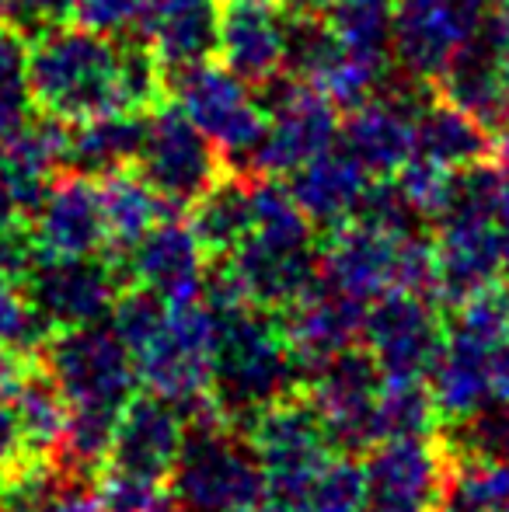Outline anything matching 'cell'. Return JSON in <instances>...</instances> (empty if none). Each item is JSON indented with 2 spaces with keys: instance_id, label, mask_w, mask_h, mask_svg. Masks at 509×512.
Returning <instances> with one entry per match:
<instances>
[{
  "instance_id": "cell-45",
  "label": "cell",
  "mask_w": 509,
  "mask_h": 512,
  "mask_svg": "<svg viewBox=\"0 0 509 512\" xmlns=\"http://www.w3.org/2000/svg\"><path fill=\"white\" fill-rule=\"evenodd\" d=\"M276 4L293 18H314V14H325L335 0H276Z\"/></svg>"
},
{
  "instance_id": "cell-3",
  "label": "cell",
  "mask_w": 509,
  "mask_h": 512,
  "mask_svg": "<svg viewBox=\"0 0 509 512\" xmlns=\"http://www.w3.org/2000/svg\"><path fill=\"white\" fill-rule=\"evenodd\" d=\"M265 492V467L217 401L185 418V443L168 478L178 512H255L265 506Z\"/></svg>"
},
{
  "instance_id": "cell-31",
  "label": "cell",
  "mask_w": 509,
  "mask_h": 512,
  "mask_svg": "<svg viewBox=\"0 0 509 512\" xmlns=\"http://www.w3.org/2000/svg\"><path fill=\"white\" fill-rule=\"evenodd\" d=\"M77 488L84 485H77L56 457L21 453L0 474V512H60Z\"/></svg>"
},
{
  "instance_id": "cell-39",
  "label": "cell",
  "mask_w": 509,
  "mask_h": 512,
  "mask_svg": "<svg viewBox=\"0 0 509 512\" xmlns=\"http://www.w3.org/2000/svg\"><path fill=\"white\" fill-rule=\"evenodd\" d=\"M147 0H74V21L95 32H136Z\"/></svg>"
},
{
  "instance_id": "cell-8",
  "label": "cell",
  "mask_w": 509,
  "mask_h": 512,
  "mask_svg": "<svg viewBox=\"0 0 509 512\" xmlns=\"http://www.w3.org/2000/svg\"><path fill=\"white\" fill-rule=\"evenodd\" d=\"M21 286L35 310L60 331L109 321L119 293L129 283L123 265L102 251L77 258H35Z\"/></svg>"
},
{
  "instance_id": "cell-16",
  "label": "cell",
  "mask_w": 509,
  "mask_h": 512,
  "mask_svg": "<svg viewBox=\"0 0 509 512\" xmlns=\"http://www.w3.org/2000/svg\"><path fill=\"white\" fill-rule=\"evenodd\" d=\"M279 328H283L286 342H290L293 356L304 373V391L311 377L335 356V352L349 349V345L363 342V317L367 304L346 297L325 279H314L293 304L276 310Z\"/></svg>"
},
{
  "instance_id": "cell-41",
  "label": "cell",
  "mask_w": 509,
  "mask_h": 512,
  "mask_svg": "<svg viewBox=\"0 0 509 512\" xmlns=\"http://www.w3.org/2000/svg\"><path fill=\"white\" fill-rule=\"evenodd\" d=\"M35 363H39L35 352H25V349H18V345L0 342V394L7 398V394L28 377V370H32Z\"/></svg>"
},
{
  "instance_id": "cell-32",
  "label": "cell",
  "mask_w": 509,
  "mask_h": 512,
  "mask_svg": "<svg viewBox=\"0 0 509 512\" xmlns=\"http://www.w3.org/2000/svg\"><path fill=\"white\" fill-rule=\"evenodd\" d=\"M509 506V460L450 453L440 512H499Z\"/></svg>"
},
{
  "instance_id": "cell-38",
  "label": "cell",
  "mask_w": 509,
  "mask_h": 512,
  "mask_svg": "<svg viewBox=\"0 0 509 512\" xmlns=\"http://www.w3.org/2000/svg\"><path fill=\"white\" fill-rule=\"evenodd\" d=\"M53 324L35 310V304L28 300L21 279L0 276V342L18 345L25 352H35L46 345V338L53 335Z\"/></svg>"
},
{
  "instance_id": "cell-9",
  "label": "cell",
  "mask_w": 509,
  "mask_h": 512,
  "mask_svg": "<svg viewBox=\"0 0 509 512\" xmlns=\"http://www.w3.org/2000/svg\"><path fill=\"white\" fill-rule=\"evenodd\" d=\"M384 377L387 373L363 342L335 352L311 377L307 394L325 418L335 453L360 457L381 443L377 439V398H381Z\"/></svg>"
},
{
  "instance_id": "cell-28",
  "label": "cell",
  "mask_w": 509,
  "mask_h": 512,
  "mask_svg": "<svg viewBox=\"0 0 509 512\" xmlns=\"http://www.w3.org/2000/svg\"><path fill=\"white\" fill-rule=\"evenodd\" d=\"M150 112H109L98 119L67 126V164L88 178H105L112 171L136 168L147 136Z\"/></svg>"
},
{
  "instance_id": "cell-4",
  "label": "cell",
  "mask_w": 509,
  "mask_h": 512,
  "mask_svg": "<svg viewBox=\"0 0 509 512\" xmlns=\"http://www.w3.org/2000/svg\"><path fill=\"white\" fill-rule=\"evenodd\" d=\"M168 98L217 143L234 171H252L255 154L269 129V108L255 84L224 63H196L168 77Z\"/></svg>"
},
{
  "instance_id": "cell-29",
  "label": "cell",
  "mask_w": 509,
  "mask_h": 512,
  "mask_svg": "<svg viewBox=\"0 0 509 512\" xmlns=\"http://www.w3.org/2000/svg\"><path fill=\"white\" fill-rule=\"evenodd\" d=\"M105 209V230H109V255L123 258L147 230H154L161 220L175 213V206L147 182L136 168L112 171L98 178Z\"/></svg>"
},
{
  "instance_id": "cell-46",
  "label": "cell",
  "mask_w": 509,
  "mask_h": 512,
  "mask_svg": "<svg viewBox=\"0 0 509 512\" xmlns=\"http://www.w3.org/2000/svg\"><path fill=\"white\" fill-rule=\"evenodd\" d=\"M496 171H499V189H503V209L509 213V133L499 140V147H496Z\"/></svg>"
},
{
  "instance_id": "cell-5",
  "label": "cell",
  "mask_w": 509,
  "mask_h": 512,
  "mask_svg": "<svg viewBox=\"0 0 509 512\" xmlns=\"http://www.w3.org/2000/svg\"><path fill=\"white\" fill-rule=\"evenodd\" d=\"M42 366L67 394L70 408L123 411L136 394L140 370L133 349L112 324L60 328L39 349Z\"/></svg>"
},
{
  "instance_id": "cell-43",
  "label": "cell",
  "mask_w": 509,
  "mask_h": 512,
  "mask_svg": "<svg viewBox=\"0 0 509 512\" xmlns=\"http://www.w3.org/2000/svg\"><path fill=\"white\" fill-rule=\"evenodd\" d=\"M485 32H489V39L503 49V56L509 63V11H492L489 18H485Z\"/></svg>"
},
{
  "instance_id": "cell-17",
  "label": "cell",
  "mask_w": 509,
  "mask_h": 512,
  "mask_svg": "<svg viewBox=\"0 0 509 512\" xmlns=\"http://www.w3.org/2000/svg\"><path fill=\"white\" fill-rule=\"evenodd\" d=\"M384 84L367 102L353 105L342 122V147L363 164L374 178H391L415 157V119L422 98Z\"/></svg>"
},
{
  "instance_id": "cell-27",
  "label": "cell",
  "mask_w": 509,
  "mask_h": 512,
  "mask_svg": "<svg viewBox=\"0 0 509 512\" xmlns=\"http://www.w3.org/2000/svg\"><path fill=\"white\" fill-rule=\"evenodd\" d=\"M265 506L272 512H367V471L349 453H335L304 478L269 481Z\"/></svg>"
},
{
  "instance_id": "cell-19",
  "label": "cell",
  "mask_w": 509,
  "mask_h": 512,
  "mask_svg": "<svg viewBox=\"0 0 509 512\" xmlns=\"http://www.w3.org/2000/svg\"><path fill=\"white\" fill-rule=\"evenodd\" d=\"M185 443V418L171 401L157 398L154 391L133 394L116 422L109 467L126 471L133 478L168 485Z\"/></svg>"
},
{
  "instance_id": "cell-14",
  "label": "cell",
  "mask_w": 509,
  "mask_h": 512,
  "mask_svg": "<svg viewBox=\"0 0 509 512\" xmlns=\"http://www.w3.org/2000/svg\"><path fill=\"white\" fill-rule=\"evenodd\" d=\"M241 432L252 443L269 481L304 478V474L318 471L328 457H335L328 425L307 391L272 401Z\"/></svg>"
},
{
  "instance_id": "cell-2",
  "label": "cell",
  "mask_w": 509,
  "mask_h": 512,
  "mask_svg": "<svg viewBox=\"0 0 509 512\" xmlns=\"http://www.w3.org/2000/svg\"><path fill=\"white\" fill-rule=\"evenodd\" d=\"M304 391V373L279 328L276 310L258 304L217 314L213 401L238 429L272 401Z\"/></svg>"
},
{
  "instance_id": "cell-42",
  "label": "cell",
  "mask_w": 509,
  "mask_h": 512,
  "mask_svg": "<svg viewBox=\"0 0 509 512\" xmlns=\"http://www.w3.org/2000/svg\"><path fill=\"white\" fill-rule=\"evenodd\" d=\"M25 453V443H21V432H18V418H14L11 401L0 394V474L14 464V460Z\"/></svg>"
},
{
  "instance_id": "cell-44",
  "label": "cell",
  "mask_w": 509,
  "mask_h": 512,
  "mask_svg": "<svg viewBox=\"0 0 509 512\" xmlns=\"http://www.w3.org/2000/svg\"><path fill=\"white\" fill-rule=\"evenodd\" d=\"M60 512H109V509L98 502L95 488H77V492L60 506Z\"/></svg>"
},
{
  "instance_id": "cell-1",
  "label": "cell",
  "mask_w": 509,
  "mask_h": 512,
  "mask_svg": "<svg viewBox=\"0 0 509 512\" xmlns=\"http://www.w3.org/2000/svg\"><path fill=\"white\" fill-rule=\"evenodd\" d=\"M28 98L32 112L77 126L109 112H154L168 98V77L140 39L74 21L32 35Z\"/></svg>"
},
{
  "instance_id": "cell-50",
  "label": "cell",
  "mask_w": 509,
  "mask_h": 512,
  "mask_svg": "<svg viewBox=\"0 0 509 512\" xmlns=\"http://www.w3.org/2000/svg\"><path fill=\"white\" fill-rule=\"evenodd\" d=\"M0 143H4V140H0Z\"/></svg>"
},
{
  "instance_id": "cell-35",
  "label": "cell",
  "mask_w": 509,
  "mask_h": 512,
  "mask_svg": "<svg viewBox=\"0 0 509 512\" xmlns=\"http://www.w3.org/2000/svg\"><path fill=\"white\" fill-rule=\"evenodd\" d=\"M436 436L454 457L509 460V401H492L457 422H443Z\"/></svg>"
},
{
  "instance_id": "cell-11",
  "label": "cell",
  "mask_w": 509,
  "mask_h": 512,
  "mask_svg": "<svg viewBox=\"0 0 509 512\" xmlns=\"http://www.w3.org/2000/svg\"><path fill=\"white\" fill-rule=\"evenodd\" d=\"M440 310L433 297L412 290H391L367 307L363 345L387 377H429L447 342Z\"/></svg>"
},
{
  "instance_id": "cell-49",
  "label": "cell",
  "mask_w": 509,
  "mask_h": 512,
  "mask_svg": "<svg viewBox=\"0 0 509 512\" xmlns=\"http://www.w3.org/2000/svg\"><path fill=\"white\" fill-rule=\"evenodd\" d=\"M499 512H509V506H503V509H499Z\"/></svg>"
},
{
  "instance_id": "cell-48",
  "label": "cell",
  "mask_w": 509,
  "mask_h": 512,
  "mask_svg": "<svg viewBox=\"0 0 509 512\" xmlns=\"http://www.w3.org/2000/svg\"><path fill=\"white\" fill-rule=\"evenodd\" d=\"M255 512H272V509H269V506H262V509H255Z\"/></svg>"
},
{
  "instance_id": "cell-21",
  "label": "cell",
  "mask_w": 509,
  "mask_h": 512,
  "mask_svg": "<svg viewBox=\"0 0 509 512\" xmlns=\"http://www.w3.org/2000/svg\"><path fill=\"white\" fill-rule=\"evenodd\" d=\"M227 262L245 283L252 304L283 310L321 276V251L314 237H269L252 234Z\"/></svg>"
},
{
  "instance_id": "cell-22",
  "label": "cell",
  "mask_w": 509,
  "mask_h": 512,
  "mask_svg": "<svg viewBox=\"0 0 509 512\" xmlns=\"http://www.w3.org/2000/svg\"><path fill=\"white\" fill-rule=\"evenodd\" d=\"M433 91L482 122L496 140L509 133V63L489 32L475 35L433 81Z\"/></svg>"
},
{
  "instance_id": "cell-37",
  "label": "cell",
  "mask_w": 509,
  "mask_h": 512,
  "mask_svg": "<svg viewBox=\"0 0 509 512\" xmlns=\"http://www.w3.org/2000/svg\"><path fill=\"white\" fill-rule=\"evenodd\" d=\"M168 300L161 293H154L143 283H129L119 293L116 307L109 314V324L119 331V338L133 349V356H140L150 342L164 331L168 324Z\"/></svg>"
},
{
  "instance_id": "cell-36",
  "label": "cell",
  "mask_w": 509,
  "mask_h": 512,
  "mask_svg": "<svg viewBox=\"0 0 509 512\" xmlns=\"http://www.w3.org/2000/svg\"><path fill=\"white\" fill-rule=\"evenodd\" d=\"M28 39L18 25L0 18V140L28 122L32 98H28Z\"/></svg>"
},
{
  "instance_id": "cell-33",
  "label": "cell",
  "mask_w": 509,
  "mask_h": 512,
  "mask_svg": "<svg viewBox=\"0 0 509 512\" xmlns=\"http://www.w3.org/2000/svg\"><path fill=\"white\" fill-rule=\"evenodd\" d=\"M443 425L426 377H384L377 398V439L433 436Z\"/></svg>"
},
{
  "instance_id": "cell-24",
  "label": "cell",
  "mask_w": 509,
  "mask_h": 512,
  "mask_svg": "<svg viewBox=\"0 0 509 512\" xmlns=\"http://www.w3.org/2000/svg\"><path fill=\"white\" fill-rule=\"evenodd\" d=\"M286 185L314 227L335 230L356 220L370 185H374V175L346 147H328L325 154L290 171Z\"/></svg>"
},
{
  "instance_id": "cell-25",
  "label": "cell",
  "mask_w": 509,
  "mask_h": 512,
  "mask_svg": "<svg viewBox=\"0 0 509 512\" xmlns=\"http://www.w3.org/2000/svg\"><path fill=\"white\" fill-rule=\"evenodd\" d=\"M496 136L447 98H426L415 119V157L447 171H468L496 157Z\"/></svg>"
},
{
  "instance_id": "cell-18",
  "label": "cell",
  "mask_w": 509,
  "mask_h": 512,
  "mask_svg": "<svg viewBox=\"0 0 509 512\" xmlns=\"http://www.w3.org/2000/svg\"><path fill=\"white\" fill-rule=\"evenodd\" d=\"M220 63L255 88H269L286 74L290 14L269 0H227L220 14Z\"/></svg>"
},
{
  "instance_id": "cell-20",
  "label": "cell",
  "mask_w": 509,
  "mask_h": 512,
  "mask_svg": "<svg viewBox=\"0 0 509 512\" xmlns=\"http://www.w3.org/2000/svg\"><path fill=\"white\" fill-rule=\"evenodd\" d=\"M119 262H123L129 283L150 286L171 304L199 297L206 286V272H210L206 269L210 255L199 244L196 230L189 220H178V216H168L154 230H147Z\"/></svg>"
},
{
  "instance_id": "cell-15",
  "label": "cell",
  "mask_w": 509,
  "mask_h": 512,
  "mask_svg": "<svg viewBox=\"0 0 509 512\" xmlns=\"http://www.w3.org/2000/svg\"><path fill=\"white\" fill-rule=\"evenodd\" d=\"M25 230L32 237L35 258L102 255L109 248V230H105L98 178L63 168L49 182L46 196L35 206Z\"/></svg>"
},
{
  "instance_id": "cell-26",
  "label": "cell",
  "mask_w": 509,
  "mask_h": 512,
  "mask_svg": "<svg viewBox=\"0 0 509 512\" xmlns=\"http://www.w3.org/2000/svg\"><path fill=\"white\" fill-rule=\"evenodd\" d=\"M189 223L210 262L231 258L255 230V178L245 171H224L196 203L189 206Z\"/></svg>"
},
{
  "instance_id": "cell-13",
  "label": "cell",
  "mask_w": 509,
  "mask_h": 512,
  "mask_svg": "<svg viewBox=\"0 0 509 512\" xmlns=\"http://www.w3.org/2000/svg\"><path fill=\"white\" fill-rule=\"evenodd\" d=\"M426 380L443 422H457L492 401H509V342L447 328V342Z\"/></svg>"
},
{
  "instance_id": "cell-40",
  "label": "cell",
  "mask_w": 509,
  "mask_h": 512,
  "mask_svg": "<svg viewBox=\"0 0 509 512\" xmlns=\"http://www.w3.org/2000/svg\"><path fill=\"white\" fill-rule=\"evenodd\" d=\"M35 262V248L32 237L25 227L18 230H0V276L11 279H25V272Z\"/></svg>"
},
{
  "instance_id": "cell-7",
  "label": "cell",
  "mask_w": 509,
  "mask_h": 512,
  "mask_svg": "<svg viewBox=\"0 0 509 512\" xmlns=\"http://www.w3.org/2000/svg\"><path fill=\"white\" fill-rule=\"evenodd\" d=\"M262 91L269 95V102H265L269 129H265V140L255 154V175L286 178L300 164L325 154L328 147L342 140L339 105L314 84L283 74Z\"/></svg>"
},
{
  "instance_id": "cell-30",
  "label": "cell",
  "mask_w": 509,
  "mask_h": 512,
  "mask_svg": "<svg viewBox=\"0 0 509 512\" xmlns=\"http://www.w3.org/2000/svg\"><path fill=\"white\" fill-rule=\"evenodd\" d=\"M18 418V432L25 453H39V457H56L63 436L70 425V401L67 394L56 387V380L49 377V370L39 363L28 370V377L7 394Z\"/></svg>"
},
{
  "instance_id": "cell-34",
  "label": "cell",
  "mask_w": 509,
  "mask_h": 512,
  "mask_svg": "<svg viewBox=\"0 0 509 512\" xmlns=\"http://www.w3.org/2000/svg\"><path fill=\"white\" fill-rule=\"evenodd\" d=\"M394 11L398 0H335L325 21L349 49L394 60Z\"/></svg>"
},
{
  "instance_id": "cell-10",
  "label": "cell",
  "mask_w": 509,
  "mask_h": 512,
  "mask_svg": "<svg viewBox=\"0 0 509 512\" xmlns=\"http://www.w3.org/2000/svg\"><path fill=\"white\" fill-rule=\"evenodd\" d=\"M489 0H398L394 63L401 77L433 88L450 60L482 32Z\"/></svg>"
},
{
  "instance_id": "cell-6",
  "label": "cell",
  "mask_w": 509,
  "mask_h": 512,
  "mask_svg": "<svg viewBox=\"0 0 509 512\" xmlns=\"http://www.w3.org/2000/svg\"><path fill=\"white\" fill-rule=\"evenodd\" d=\"M136 171L175 209H189L231 164L182 108L164 102L147 115Z\"/></svg>"
},
{
  "instance_id": "cell-12",
  "label": "cell",
  "mask_w": 509,
  "mask_h": 512,
  "mask_svg": "<svg viewBox=\"0 0 509 512\" xmlns=\"http://www.w3.org/2000/svg\"><path fill=\"white\" fill-rule=\"evenodd\" d=\"M450 453L443 439H384L367 453V512H440Z\"/></svg>"
},
{
  "instance_id": "cell-23",
  "label": "cell",
  "mask_w": 509,
  "mask_h": 512,
  "mask_svg": "<svg viewBox=\"0 0 509 512\" xmlns=\"http://www.w3.org/2000/svg\"><path fill=\"white\" fill-rule=\"evenodd\" d=\"M220 14V0H147L136 39L154 53L164 77H171L217 56Z\"/></svg>"
},
{
  "instance_id": "cell-47",
  "label": "cell",
  "mask_w": 509,
  "mask_h": 512,
  "mask_svg": "<svg viewBox=\"0 0 509 512\" xmlns=\"http://www.w3.org/2000/svg\"><path fill=\"white\" fill-rule=\"evenodd\" d=\"M492 11H509V0H489Z\"/></svg>"
}]
</instances>
